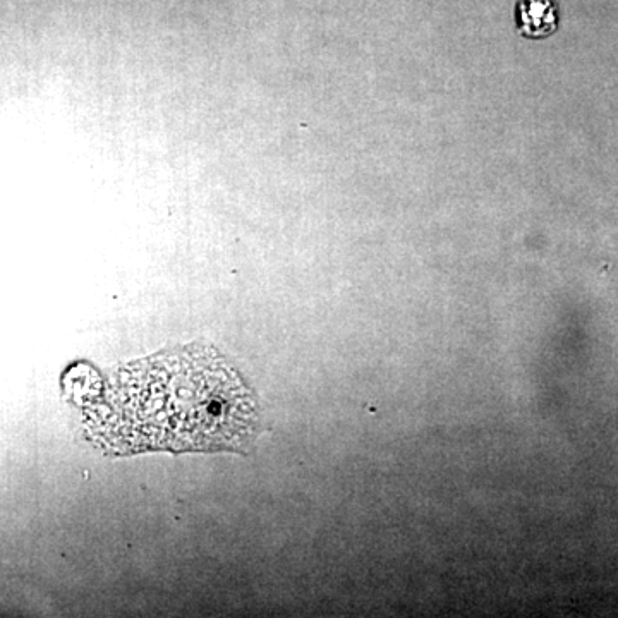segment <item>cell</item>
I'll return each mask as SVG.
<instances>
[{
	"label": "cell",
	"mask_w": 618,
	"mask_h": 618,
	"mask_svg": "<svg viewBox=\"0 0 618 618\" xmlns=\"http://www.w3.org/2000/svg\"><path fill=\"white\" fill-rule=\"evenodd\" d=\"M560 16L555 0H519L515 6V26L528 40H545L558 30Z\"/></svg>",
	"instance_id": "cell-2"
},
{
	"label": "cell",
	"mask_w": 618,
	"mask_h": 618,
	"mask_svg": "<svg viewBox=\"0 0 618 618\" xmlns=\"http://www.w3.org/2000/svg\"><path fill=\"white\" fill-rule=\"evenodd\" d=\"M256 423V400L243 380L203 349L164 354L122 371L102 407L86 414L93 437L117 454L243 449Z\"/></svg>",
	"instance_id": "cell-1"
}]
</instances>
